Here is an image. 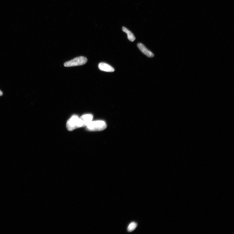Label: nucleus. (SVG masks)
<instances>
[{
    "label": "nucleus",
    "mask_w": 234,
    "mask_h": 234,
    "mask_svg": "<svg viewBox=\"0 0 234 234\" xmlns=\"http://www.w3.org/2000/svg\"><path fill=\"white\" fill-rule=\"evenodd\" d=\"M87 129L92 132L101 131L105 129L107 127L106 123L102 120L91 121L86 126Z\"/></svg>",
    "instance_id": "obj_1"
},
{
    "label": "nucleus",
    "mask_w": 234,
    "mask_h": 234,
    "mask_svg": "<svg viewBox=\"0 0 234 234\" xmlns=\"http://www.w3.org/2000/svg\"><path fill=\"white\" fill-rule=\"evenodd\" d=\"M81 127H82V126L80 118L76 115L73 116L66 123V128L70 131H73Z\"/></svg>",
    "instance_id": "obj_2"
},
{
    "label": "nucleus",
    "mask_w": 234,
    "mask_h": 234,
    "mask_svg": "<svg viewBox=\"0 0 234 234\" xmlns=\"http://www.w3.org/2000/svg\"><path fill=\"white\" fill-rule=\"evenodd\" d=\"M87 61L88 59L86 57L80 56L65 62L64 65L66 67L82 65L86 64Z\"/></svg>",
    "instance_id": "obj_3"
},
{
    "label": "nucleus",
    "mask_w": 234,
    "mask_h": 234,
    "mask_svg": "<svg viewBox=\"0 0 234 234\" xmlns=\"http://www.w3.org/2000/svg\"><path fill=\"white\" fill-rule=\"evenodd\" d=\"M79 118L82 127H85L92 121L93 116L90 114H85L81 116Z\"/></svg>",
    "instance_id": "obj_4"
},
{
    "label": "nucleus",
    "mask_w": 234,
    "mask_h": 234,
    "mask_svg": "<svg viewBox=\"0 0 234 234\" xmlns=\"http://www.w3.org/2000/svg\"><path fill=\"white\" fill-rule=\"evenodd\" d=\"M98 67L100 70L104 72H112L115 71V69L112 66L105 63H100Z\"/></svg>",
    "instance_id": "obj_5"
},
{
    "label": "nucleus",
    "mask_w": 234,
    "mask_h": 234,
    "mask_svg": "<svg viewBox=\"0 0 234 234\" xmlns=\"http://www.w3.org/2000/svg\"><path fill=\"white\" fill-rule=\"evenodd\" d=\"M137 46L140 49V50L144 54L148 57L152 58L154 56V55L153 53L148 50L143 44L141 43H138L137 44Z\"/></svg>",
    "instance_id": "obj_6"
},
{
    "label": "nucleus",
    "mask_w": 234,
    "mask_h": 234,
    "mask_svg": "<svg viewBox=\"0 0 234 234\" xmlns=\"http://www.w3.org/2000/svg\"><path fill=\"white\" fill-rule=\"evenodd\" d=\"M122 30L126 33L127 35L128 40L131 41L133 42L135 40V37L132 32L130 31L125 27H122Z\"/></svg>",
    "instance_id": "obj_7"
},
{
    "label": "nucleus",
    "mask_w": 234,
    "mask_h": 234,
    "mask_svg": "<svg viewBox=\"0 0 234 234\" xmlns=\"http://www.w3.org/2000/svg\"><path fill=\"white\" fill-rule=\"evenodd\" d=\"M137 226L136 223L132 222L130 223L127 227V230L129 232H132L136 229Z\"/></svg>",
    "instance_id": "obj_8"
},
{
    "label": "nucleus",
    "mask_w": 234,
    "mask_h": 234,
    "mask_svg": "<svg viewBox=\"0 0 234 234\" xmlns=\"http://www.w3.org/2000/svg\"><path fill=\"white\" fill-rule=\"evenodd\" d=\"M3 95L2 92L0 90V96H1L2 95Z\"/></svg>",
    "instance_id": "obj_9"
}]
</instances>
